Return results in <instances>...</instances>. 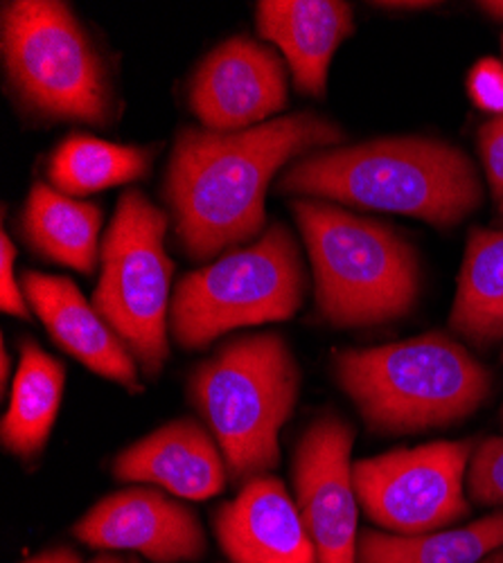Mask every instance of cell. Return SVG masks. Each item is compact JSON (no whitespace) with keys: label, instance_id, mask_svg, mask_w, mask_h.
<instances>
[{"label":"cell","instance_id":"1","mask_svg":"<svg viewBox=\"0 0 503 563\" xmlns=\"http://www.w3.org/2000/svg\"><path fill=\"white\" fill-rule=\"evenodd\" d=\"M343 137L339 124L311 111L244 131L183 129L165 176V201L181 249L204 262L251 242L266 221L271 178Z\"/></svg>","mask_w":503,"mask_h":563},{"label":"cell","instance_id":"2","mask_svg":"<svg viewBox=\"0 0 503 563\" xmlns=\"http://www.w3.org/2000/svg\"><path fill=\"white\" fill-rule=\"evenodd\" d=\"M281 190L318 201L456 225L481 203L466 152L436 137H380L309 154L289 165Z\"/></svg>","mask_w":503,"mask_h":563},{"label":"cell","instance_id":"3","mask_svg":"<svg viewBox=\"0 0 503 563\" xmlns=\"http://www.w3.org/2000/svg\"><path fill=\"white\" fill-rule=\"evenodd\" d=\"M332 367L365 427L384 435L456 424L474 415L492 390V374L461 343L440 332L343 350L335 354Z\"/></svg>","mask_w":503,"mask_h":563},{"label":"cell","instance_id":"4","mask_svg":"<svg viewBox=\"0 0 503 563\" xmlns=\"http://www.w3.org/2000/svg\"><path fill=\"white\" fill-rule=\"evenodd\" d=\"M300 395V367L281 334L223 345L188 379V397L217 440L231 483L247 485L281 464V431Z\"/></svg>","mask_w":503,"mask_h":563},{"label":"cell","instance_id":"5","mask_svg":"<svg viewBox=\"0 0 503 563\" xmlns=\"http://www.w3.org/2000/svg\"><path fill=\"white\" fill-rule=\"evenodd\" d=\"M292 212L309 253L316 309L328 324L373 327L416 307L420 264L402 234L318 199L294 201Z\"/></svg>","mask_w":503,"mask_h":563},{"label":"cell","instance_id":"6","mask_svg":"<svg viewBox=\"0 0 503 563\" xmlns=\"http://www.w3.org/2000/svg\"><path fill=\"white\" fill-rule=\"evenodd\" d=\"M307 273L294 234L273 223L262 238L183 277L172 296L170 334L199 352L228 332L292 320L305 302Z\"/></svg>","mask_w":503,"mask_h":563},{"label":"cell","instance_id":"7","mask_svg":"<svg viewBox=\"0 0 503 563\" xmlns=\"http://www.w3.org/2000/svg\"><path fill=\"white\" fill-rule=\"evenodd\" d=\"M3 66L14 98L36 118L98 126L113 118L102 57L66 3H6Z\"/></svg>","mask_w":503,"mask_h":563},{"label":"cell","instance_id":"8","mask_svg":"<svg viewBox=\"0 0 503 563\" xmlns=\"http://www.w3.org/2000/svg\"><path fill=\"white\" fill-rule=\"evenodd\" d=\"M167 214L143 192L127 190L102 244V277L94 307L127 345L141 372L156 379L170 358Z\"/></svg>","mask_w":503,"mask_h":563},{"label":"cell","instance_id":"9","mask_svg":"<svg viewBox=\"0 0 503 563\" xmlns=\"http://www.w3.org/2000/svg\"><path fill=\"white\" fill-rule=\"evenodd\" d=\"M474 442H431L395 449L352 464L357 500L365 516L389 534L418 537L463 521Z\"/></svg>","mask_w":503,"mask_h":563},{"label":"cell","instance_id":"10","mask_svg":"<svg viewBox=\"0 0 503 563\" xmlns=\"http://www.w3.org/2000/svg\"><path fill=\"white\" fill-rule=\"evenodd\" d=\"M354 429L339 415L316 417L294 451V494L318 563H357L359 511L352 483Z\"/></svg>","mask_w":503,"mask_h":563},{"label":"cell","instance_id":"11","mask_svg":"<svg viewBox=\"0 0 503 563\" xmlns=\"http://www.w3.org/2000/svg\"><path fill=\"white\" fill-rule=\"evenodd\" d=\"M73 537L102 552H135L152 563H190L208 552L199 516L163 489L129 487L90 507Z\"/></svg>","mask_w":503,"mask_h":563},{"label":"cell","instance_id":"12","mask_svg":"<svg viewBox=\"0 0 503 563\" xmlns=\"http://www.w3.org/2000/svg\"><path fill=\"white\" fill-rule=\"evenodd\" d=\"M287 107V73L269 45L233 36L215 48L190 84V109L210 131H244Z\"/></svg>","mask_w":503,"mask_h":563},{"label":"cell","instance_id":"13","mask_svg":"<svg viewBox=\"0 0 503 563\" xmlns=\"http://www.w3.org/2000/svg\"><path fill=\"white\" fill-rule=\"evenodd\" d=\"M212 532L231 563H318L296 498L273 476L249 481L221 503Z\"/></svg>","mask_w":503,"mask_h":563},{"label":"cell","instance_id":"14","mask_svg":"<svg viewBox=\"0 0 503 563\" xmlns=\"http://www.w3.org/2000/svg\"><path fill=\"white\" fill-rule=\"evenodd\" d=\"M21 285L30 309L59 350L131 395L145 390L139 363L73 279L25 271Z\"/></svg>","mask_w":503,"mask_h":563},{"label":"cell","instance_id":"15","mask_svg":"<svg viewBox=\"0 0 503 563\" xmlns=\"http://www.w3.org/2000/svg\"><path fill=\"white\" fill-rule=\"evenodd\" d=\"M111 472L120 483L156 485L186 500L215 498L228 483V466L217 440L193 417L172 419L120 451Z\"/></svg>","mask_w":503,"mask_h":563},{"label":"cell","instance_id":"16","mask_svg":"<svg viewBox=\"0 0 503 563\" xmlns=\"http://www.w3.org/2000/svg\"><path fill=\"white\" fill-rule=\"evenodd\" d=\"M255 14L258 32L278 45L296 88L324 98L332 57L354 30L350 5L339 0H262Z\"/></svg>","mask_w":503,"mask_h":563},{"label":"cell","instance_id":"17","mask_svg":"<svg viewBox=\"0 0 503 563\" xmlns=\"http://www.w3.org/2000/svg\"><path fill=\"white\" fill-rule=\"evenodd\" d=\"M66 388V367L36 341L21 343L8 410L0 421V444L23 460H36L55 429Z\"/></svg>","mask_w":503,"mask_h":563},{"label":"cell","instance_id":"18","mask_svg":"<svg viewBox=\"0 0 503 563\" xmlns=\"http://www.w3.org/2000/svg\"><path fill=\"white\" fill-rule=\"evenodd\" d=\"M102 210L77 201L51 185L34 183L21 230L25 242L45 260L90 275L98 264Z\"/></svg>","mask_w":503,"mask_h":563},{"label":"cell","instance_id":"19","mask_svg":"<svg viewBox=\"0 0 503 563\" xmlns=\"http://www.w3.org/2000/svg\"><path fill=\"white\" fill-rule=\"evenodd\" d=\"M449 327L479 347L503 339V230H470Z\"/></svg>","mask_w":503,"mask_h":563},{"label":"cell","instance_id":"20","mask_svg":"<svg viewBox=\"0 0 503 563\" xmlns=\"http://www.w3.org/2000/svg\"><path fill=\"white\" fill-rule=\"evenodd\" d=\"M503 548V511L490 514L459 530L400 537L361 530L357 563H481Z\"/></svg>","mask_w":503,"mask_h":563},{"label":"cell","instance_id":"21","mask_svg":"<svg viewBox=\"0 0 503 563\" xmlns=\"http://www.w3.org/2000/svg\"><path fill=\"white\" fill-rule=\"evenodd\" d=\"M150 154L139 147L75 133L57 145L48 161V180L68 197L96 195L147 176Z\"/></svg>","mask_w":503,"mask_h":563},{"label":"cell","instance_id":"22","mask_svg":"<svg viewBox=\"0 0 503 563\" xmlns=\"http://www.w3.org/2000/svg\"><path fill=\"white\" fill-rule=\"evenodd\" d=\"M468 494L485 507H503V438L483 440L468 466Z\"/></svg>","mask_w":503,"mask_h":563},{"label":"cell","instance_id":"23","mask_svg":"<svg viewBox=\"0 0 503 563\" xmlns=\"http://www.w3.org/2000/svg\"><path fill=\"white\" fill-rule=\"evenodd\" d=\"M468 90L472 102L485 111L503 115V64L496 59H481L468 75Z\"/></svg>","mask_w":503,"mask_h":563},{"label":"cell","instance_id":"24","mask_svg":"<svg viewBox=\"0 0 503 563\" xmlns=\"http://www.w3.org/2000/svg\"><path fill=\"white\" fill-rule=\"evenodd\" d=\"M479 154L485 167L490 190L496 201L503 199V115L492 118L479 131Z\"/></svg>","mask_w":503,"mask_h":563},{"label":"cell","instance_id":"25","mask_svg":"<svg viewBox=\"0 0 503 563\" xmlns=\"http://www.w3.org/2000/svg\"><path fill=\"white\" fill-rule=\"evenodd\" d=\"M0 260H3V289H0V309L10 316L30 318V305L23 291V285H19L17 273H14V262H17V246L8 238V232H3L0 238Z\"/></svg>","mask_w":503,"mask_h":563},{"label":"cell","instance_id":"26","mask_svg":"<svg viewBox=\"0 0 503 563\" xmlns=\"http://www.w3.org/2000/svg\"><path fill=\"white\" fill-rule=\"evenodd\" d=\"M21 563H84L79 552L68 548V545H57V548H51V550H43Z\"/></svg>","mask_w":503,"mask_h":563},{"label":"cell","instance_id":"27","mask_svg":"<svg viewBox=\"0 0 503 563\" xmlns=\"http://www.w3.org/2000/svg\"><path fill=\"white\" fill-rule=\"evenodd\" d=\"M10 352H8V345L3 343V347H0V390H8V386H10Z\"/></svg>","mask_w":503,"mask_h":563},{"label":"cell","instance_id":"28","mask_svg":"<svg viewBox=\"0 0 503 563\" xmlns=\"http://www.w3.org/2000/svg\"><path fill=\"white\" fill-rule=\"evenodd\" d=\"M479 8H481L485 14H490L492 19L503 21V0H496V3H494V0H488V3H481Z\"/></svg>","mask_w":503,"mask_h":563},{"label":"cell","instance_id":"29","mask_svg":"<svg viewBox=\"0 0 503 563\" xmlns=\"http://www.w3.org/2000/svg\"><path fill=\"white\" fill-rule=\"evenodd\" d=\"M378 8H389V10H425L431 8V3H416V0H411V3H378Z\"/></svg>","mask_w":503,"mask_h":563},{"label":"cell","instance_id":"30","mask_svg":"<svg viewBox=\"0 0 503 563\" xmlns=\"http://www.w3.org/2000/svg\"><path fill=\"white\" fill-rule=\"evenodd\" d=\"M90 563H131V559H120V556H116L111 552H102L100 556H96Z\"/></svg>","mask_w":503,"mask_h":563},{"label":"cell","instance_id":"31","mask_svg":"<svg viewBox=\"0 0 503 563\" xmlns=\"http://www.w3.org/2000/svg\"><path fill=\"white\" fill-rule=\"evenodd\" d=\"M481 563H503V548H501V550H496L494 554H490L488 559H483Z\"/></svg>","mask_w":503,"mask_h":563},{"label":"cell","instance_id":"32","mask_svg":"<svg viewBox=\"0 0 503 563\" xmlns=\"http://www.w3.org/2000/svg\"><path fill=\"white\" fill-rule=\"evenodd\" d=\"M499 217H501V219H503V199H501V201H499Z\"/></svg>","mask_w":503,"mask_h":563},{"label":"cell","instance_id":"33","mask_svg":"<svg viewBox=\"0 0 503 563\" xmlns=\"http://www.w3.org/2000/svg\"><path fill=\"white\" fill-rule=\"evenodd\" d=\"M131 563H141V561H135V559H131Z\"/></svg>","mask_w":503,"mask_h":563},{"label":"cell","instance_id":"34","mask_svg":"<svg viewBox=\"0 0 503 563\" xmlns=\"http://www.w3.org/2000/svg\"><path fill=\"white\" fill-rule=\"evenodd\" d=\"M501 421H503V410H501Z\"/></svg>","mask_w":503,"mask_h":563}]
</instances>
